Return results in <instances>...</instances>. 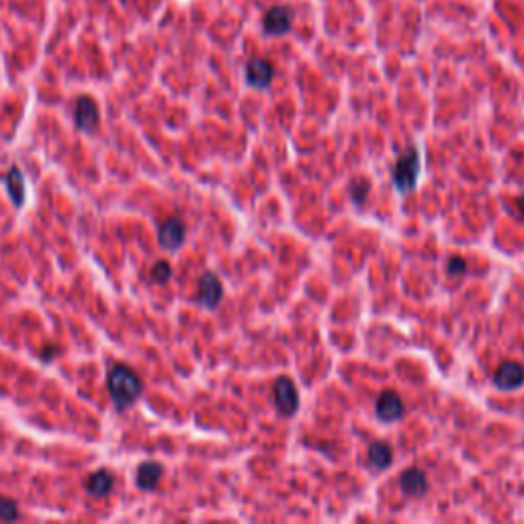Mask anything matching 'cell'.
<instances>
[{
	"instance_id": "5",
	"label": "cell",
	"mask_w": 524,
	"mask_h": 524,
	"mask_svg": "<svg viewBox=\"0 0 524 524\" xmlns=\"http://www.w3.org/2000/svg\"><path fill=\"white\" fill-rule=\"evenodd\" d=\"M524 383V367L521 363L508 361L504 365L498 367V371L494 373V385L504 390V392H512L519 390Z\"/></svg>"
},
{
	"instance_id": "13",
	"label": "cell",
	"mask_w": 524,
	"mask_h": 524,
	"mask_svg": "<svg viewBox=\"0 0 524 524\" xmlns=\"http://www.w3.org/2000/svg\"><path fill=\"white\" fill-rule=\"evenodd\" d=\"M162 479V465L160 463H154V461H147V463H141L137 467V473H135V484L137 488L141 490H154Z\"/></svg>"
},
{
	"instance_id": "11",
	"label": "cell",
	"mask_w": 524,
	"mask_h": 524,
	"mask_svg": "<svg viewBox=\"0 0 524 524\" xmlns=\"http://www.w3.org/2000/svg\"><path fill=\"white\" fill-rule=\"evenodd\" d=\"M272 76H274V68H272V64L268 60L254 58L246 66V80L254 88H266L270 84Z\"/></svg>"
},
{
	"instance_id": "19",
	"label": "cell",
	"mask_w": 524,
	"mask_h": 524,
	"mask_svg": "<svg viewBox=\"0 0 524 524\" xmlns=\"http://www.w3.org/2000/svg\"><path fill=\"white\" fill-rule=\"evenodd\" d=\"M446 270H449V274H453V276H461L465 270H467V264L465 261L461 259V257H453L449 264H446Z\"/></svg>"
},
{
	"instance_id": "8",
	"label": "cell",
	"mask_w": 524,
	"mask_h": 524,
	"mask_svg": "<svg viewBox=\"0 0 524 524\" xmlns=\"http://www.w3.org/2000/svg\"><path fill=\"white\" fill-rule=\"evenodd\" d=\"M293 21V12L287 6H272L264 12V31L270 35H285L291 27Z\"/></svg>"
},
{
	"instance_id": "16",
	"label": "cell",
	"mask_w": 524,
	"mask_h": 524,
	"mask_svg": "<svg viewBox=\"0 0 524 524\" xmlns=\"http://www.w3.org/2000/svg\"><path fill=\"white\" fill-rule=\"evenodd\" d=\"M170 276H172V266H170V262L166 261H158L150 270V278L156 285H164Z\"/></svg>"
},
{
	"instance_id": "6",
	"label": "cell",
	"mask_w": 524,
	"mask_h": 524,
	"mask_svg": "<svg viewBox=\"0 0 524 524\" xmlns=\"http://www.w3.org/2000/svg\"><path fill=\"white\" fill-rule=\"evenodd\" d=\"M184 236H187V230H184V224L178 219V217H170L166 219L160 230H158V242L162 248L166 250H176L182 246L184 242Z\"/></svg>"
},
{
	"instance_id": "17",
	"label": "cell",
	"mask_w": 524,
	"mask_h": 524,
	"mask_svg": "<svg viewBox=\"0 0 524 524\" xmlns=\"http://www.w3.org/2000/svg\"><path fill=\"white\" fill-rule=\"evenodd\" d=\"M369 191H371V184H369L367 180H363V178H359V180H355V182L350 184V195H353V201H355L357 205H363V203H365Z\"/></svg>"
},
{
	"instance_id": "2",
	"label": "cell",
	"mask_w": 524,
	"mask_h": 524,
	"mask_svg": "<svg viewBox=\"0 0 524 524\" xmlns=\"http://www.w3.org/2000/svg\"><path fill=\"white\" fill-rule=\"evenodd\" d=\"M418 174H420V154L409 147L405 150L393 168V184L399 193H409L416 189L418 182Z\"/></svg>"
},
{
	"instance_id": "14",
	"label": "cell",
	"mask_w": 524,
	"mask_h": 524,
	"mask_svg": "<svg viewBox=\"0 0 524 524\" xmlns=\"http://www.w3.org/2000/svg\"><path fill=\"white\" fill-rule=\"evenodd\" d=\"M84 486L93 498H105L113 490V475L107 469H99V471L91 473V477L86 479Z\"/></svg>"
},
{
	"instance_id": "1",
	"label": "cell",
	"mask_w": 524,
	"mask_h": 524,
	"mask_svg": "<svg viewBox=\"0 0 524 524\" xmlns=\"http://www.w3.org/2000/svg\"><path fill=\"white\" fill-rule=\"evenodd\" d=\"M107 390H109L113 403L117 405V409L123 412L126 407H130L139 399V395L143 392V383L137 377V373L128 365H115L109 371Z\"/></svg>"
},
{
	"instance_id": "12",
	"label": "cell",
	"mask_w": 524,
	"mask_h": 524,
	"mask_svg": "<svg viewBox=\"0 0 524 524\" xmlns=\"http://www.w3.org/2000/svg\"><path fill=\"white\" fill-rule=\"evenodd\" d=\"M4 184H6V191L10 195V201L14 207H21L25 203V195H27V189H25V176L23 172L12 166L6 174H4Z\"/></svg>"
},
{
	"instance_id": "20",
	"label": "cell",
	"mask_w": 524,
	"mask_h": 524,
	"mask_svg": "<svg viewBox=\"0 0 524 524\" xmlns=\"http://www.w3.org/2000/svg\"><path fill=\"white\" fill-rule=\"evenodd\" d=\"M53 355H60V348H47V350H43V353H41V359H43V361H49Z\"/></svg>"
},
{
	"instance_id": "7",
	"label": "cell",
	"mask_w": 524,
	"mask_h": 524,
	"mask_svg": "<svg viewBox=\"0 0 524 524\" xmlns=\"http://www.w3.org/2000/svg\"><path fill=\"white\" fill-rule=\"evenodd\" d=\"M403 401L395 392H383L375 403V414L381 422H397L403 418Z\"/></svg>"
},
{
	"instance_id": "10",
	"label": "cell",
	"mask_w": 524,
	"mask_h": 524,
	"mask_svg": "<svg viewBox=\"0 0 524 524\" xmlns=\"http://www.w3.org/2000/svg\"><path fill=\"white\" fill-rule=\"evenodd\" d=\"M399 490L407 498H420L428 492V479L422 469L409 467L401 473L399 477Z\"/></svg>"
},
{
	"instance_id": "4",
	"label": "cell",
	"mask_w": 524,
	"mask_h": 524,
	"mask_svg": "<svg viewBox=\"0 0 524 524\" xmlns=\"http://www.w3.org/2000/svg\"><path fill=\"white\" fill-rule=\"evenodd\" d=\"M224 297V285L217 278L215 272H203L199 278V287H197V299L203 307L207 309H215L222 303Z\"/></svg>"
},
{
	"instance_id": "3",
	"label": "cell",
	"mask_w": 524,
	"mask_h": 524,
	"mask_svg": "<svg viewBox=\"0 0 524 524\" xmlns=\"http://www.w3.org/2000/svg\"><path fill=\"white\" fill-rule=\"evenodd\" d=\"M274 405L283 416H293L299 407V393L295 383L289 377H278L272 388Z\"/></svg>"
},
{
	"instance_id": "21",
	"label": "cell",
	"mask_w": 524,
	"mask_h": 524,
	"mask_svg": "<svg viewBox=\"0 0 524 524\" xmlns=\"http://www.w3.org/2000/svg\"><path fill=\"white\" fill-rule=\"evenodd\" d=\"M519 211H521V217L524 219V195L523 197H519Z\"/></svg>"
},
{
	"instance_id": "9",
	"label": "cell",
	"mask_w": 524,
	"mask_h": 524,
	"mask_svg": "<svg viewBox=\"0 0 524 524\" xmlns=\"http://www.w3.org/2000/svg\"><path fill=\"white\" fill-rule=\"evenodd\" d=\"M76 128L82 131H93L99 126V107L91 97H80L74 109Z\"/></svg>"
},
{
	"instance_id": "18",
	"label": "cell",
	"mask_w": 524,
	"mask_h": 524,
	"mask_svg": "<svg viewBox=\"0 0 524 524\" xmlns=\"http://www.w3.org/2000/svg\"><path fill=\"white\" fill-rule=\"evenodd\" d=\"M21 516L19 506L10 498H0V521H16Z\"/></svg>"
},
{
	"instance_id": "15",
	"label": "cell",
	"mask_w": 524,
	"mask_h": 524,
	"mask_svg": "<svg viewBox=\"0 0 524 524\" xmlns=\"http://www.w3.org/2000/svg\"><path fill=\"white\" fill-rule=\"evenodd\" d=\"M367 457H369V463H371L375 469L385 471V469H390V465L393 463V449L388 442L377 440V442H373V444L369 446Z\"/></svg>"
}]
</instances>
